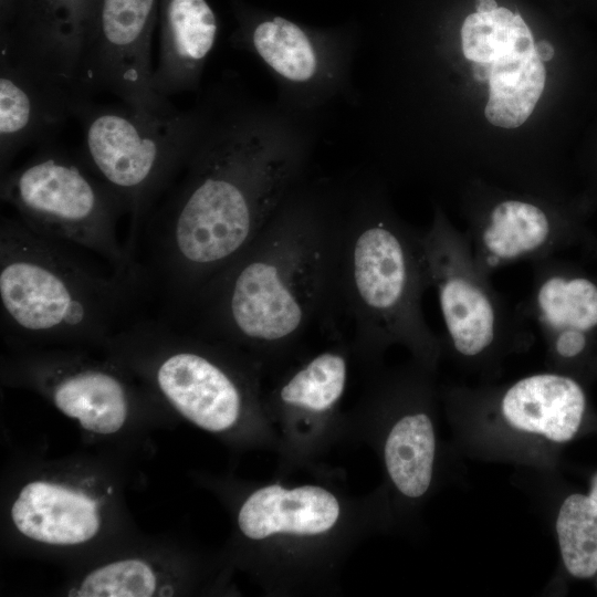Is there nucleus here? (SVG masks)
Listing matches in <instances>:
<instances>
[{
    "label": "nucleus",
    "mask_w": 597,
    "mask_h": 597,
    "mask_svg": "<svg viewBox=\"0 0 597 597\" xmlns=\"http://www.w3.org/2000/svg\"><path fill=\"white\" fill-rule=\"evenodd\" d=\"M199 93L195 138L142 232L143 266L169 321L184 315L308 177L323 124L258 98L235 75Z\"/></svg>",
    "instance_id": "1"
},
{
    "label": "nucleus",
    "mask_w": 597,
    "mask_h": 597,
    "mask_svg": "<svg viewBox=\"0 0 597 597\" xmlns=\"http://www.w3.org/2000/svg\"><path fill=\"white\" fill-rule=\"evenodd\" d=\"M338 176L306 177L174 324L233 348H272L324 323Z\"/></svg>",
    "instance_id": "2"
},
{
    "label": "nucleus",
    "mask_w": 597,
    "mask_h": 597,
    "mask_svg": "<svg viewBox=\"0 0 597 597\" xmlns=\"http://www.w3.org/2000/svg\"><path fill=\"white\" fill-rule=\"evenodd\" d=\"M429 287L422 231L394 213L371 171L338 175L324 325L342 321L365 348L404 343L431 355L438 343L422 307Z\"/></svg>",
    "instance_id": "3"
},
{
    "label": "nucleus",
    "mask_w": 597,
    "mask_h": 597,
    "mask_svg": "<svg viewBox=\"0 0 597 597\" xmlns=\"http://www.w3.org/2000/svg\"><path fill=\"white\" fill-rule=\"evenodd\" d=\"M85 253L19 218H1L0 313L8 348L102 349L144 317L149 280L100 270Z\"/></svg>",
    "instance_id": "4"
},
{
    "label": "nucleus",
    "mask_w": 597,
    "mask_h": 597,
    "mask_svg": "<svg viewBox=\"0 0 597 597\" xmlns=\"http://www.w3.org/2000/svg\"><path fill=\"white\" fill-rule=\"evenodd\" d=\"M129 460L103 451L15 465L2 492L6 546L73 567L139 534L125 501Z\"/></svg>",
    "instance_id": "5"
},
{
    "label": "nucleus",
    "mask_w": 597,
    "mask_h": 597,
    "mask_svg": "<svg viewBox=\"0 0 597 597\" xmlns=\"http://www.w3.org/2000/svg\"><path fill=\"white\" fill-rule=\"evenodd\" d=\"M1 383L33 391L74 421L85 441L132 458L172 413L128 369L101 349L9 348Z\"/></svg>",
    "instance_id": "6"
},
{
    "label": "nucleus",
    "mask_w": 597,
    "mask_h": 597,
    "mask_svg": "<svg viewBox=\"0 0 597 597\" xmlns=\"http://www.w3.org/2000/svg\"><path fill=\"white\" fill-rule=\"evenodd\" d=\"M172 413L210 433L241 422L250 387L234 348L163 317H142L102 349Z\"/></svg>",
    "instance_id": "7"
},
{
    "label": "nucleus",
    "mask_w": 597,
    "mask_h": 597,
    "mask_svg": "<svg viewBox=\"0 0 597 597\" xmlns=\"http://www.w3.org/2000/svg\"><path fill=\"white\" fill-rule=\"evenodd\" d=\"M81 157L129 217L126 248L135 258L144 226L186 159L201 119L197 101L188 109L151 113L125 103L80 102Z\"/></svg>",
    "instance_id": "8"
},
{
    "label": "nucleus",
    "mask_w": 597,
    "mask_h": 597,
    "mask_svg": "<svg viewBox=\"0 0 597 597\" xmlns=\"http://www.w3.org/2000/svg\"><path fill=\"white\" fill-rule=\"evenodd\" d=\"M0 197L36 233L88 251L115 272L148 279L118 239L121 203L81 156L42 146L1 176Z\"/></svg>",
    "instance_id": "9"
},
{
    "label": "nucleus",
    "mask_w": 597,
    "mask_h": 597,
    "mask_svg": "<svg viewBox=\"0 0 597 597\" xmlns=\"http://www.w3.org/2000/svg\"><path fill=\"white\" fill-rule=\"evenodd\" d=\"M237 13L239 27L231 43L254 55L269 71L276 86V104L321 122L338 104L354 108L360 45L355 17L317 27L243 4Z\"/></svg>",
    "instance_id": "10"
},
{
    "label": "nucleus",
    "mask_w": 597,
    "mask_h": 597,
    "mask_svg": "<svg viewBox=\"0 0 597 597\" xmlns=\"http://www.w3.org/2000/svg\"><path fill=\"white\" fill-rule=\"evenodd\" d=\"M431 287L436 290L447 336L470 360L488 357L530 338L528 321L512 308L476 264L469 240L437 213L422 231Z\"/></svg>",
    "instance_id": "11"
},
{
    "label": "nucleus",
    "mask_w": 597,
    "mask_h": 597,
    "mask_svg": "<svg viewBox=\"0 0 597 597\" xmlns=\"http://www.w3.org/2000/svg\"><path fill=\"white\" fill-rule=\"evenodd\" d=\"M184 548L140 534L76 566L56 590L66 597H174L191 586Z\"/></svg>",
    "instance_id": "12"
},
{
    "label": "nucleus",
    "mask_w": 597,
    "mask_h": 597,
    "mask_svg": "<svg viewBox=\"0 0 597 597\" xmlns=\"http://www.w3.org/2000/svg\"><path fill=\"white\" fill-rule=\"evenodd\" d=\"M465 235L478 266L489 275L510 264L552 258L570 237L567 224L547 207L515 197L473 214Z\"/></svg>",
    "instance_id": "13"
},
{
    "label": "nucleus",
    "mask_w": 597,
    "mask_h": 597,
    "mask_svg": "<svg viewBox=\"0 0 597 597\" xmlns=\"http://www.w3.org/2000/svg\"><path fill=\"white\" fill-rule=\"evenodd\" d=\"M23 65L0 55V168L1 176L17 155L33 145L44 146L80 102Z\"/></svg>",
    "instance_id": "14"
},
{
    "label": "nucleus",
    "mask_w": 597,
    "mask_h": 597,
    "mask_svg": "<svg viewBox=\"0 0 597 597\" xmlns=\"http://www.w3.org/2000/svg\"><path fill=\"white\" fill-rule=\"evenodd\" d=\"M219 24L207 0H168L153 85L164 100L201 86Z\"/></svg>",
    "instance_id": "15"
},
{
    "label": "nucleus",
    "mask_w": 597,
    "mask_h": 597,
    "mask_svg": "<svg viewBox=\"0 0 597 597\" xmlns=\"http://www.w3.org/2000/svg\"><path fill=\"white\" fill-rule=\"evenodd\" d=\"M339 502L317 485L284 489L272 484L248 495L237 513L243 537L265 540L275 534L313 536L326 533L338 521Z\"/></svg>",
    "instance_id": "16"
},
{
    "label": "nucleus",
    "mask_w": 597,
    "mask_h": 597,
    "mask_svg": "<svg viewBox=\"0 0 597 597\" xmlns=\"http://www.w3.org/2000/svg\"><path fill=\"white\" fill-rule=\"evenodd\" d=\"M585 406V394L578 383L552 373L524 377L506 388L500 398L502 416L512 427L555 442H565L575 436Z\"/></svg>",
    "instance_id": "17"
},
{
    "label": "nucleus",
    "mask_w": 597,
    "mask_h": 597,
    "mask_svg": "<svg viewBox=\"0 0 597 597\" xmlns=\"http://www.w3.org/2000/svg\"><path fill=\"white\" fill-rule=\"evenodd\" d=\"M528 297L520 308L547 342L567 333L587 334L597 327V284L572 275L552 256L532 263Z\"/></svg>",
    "instance_id": "18"
},
{
    "label": "nucleus",
    "mask_w": 597,
    "mask_h": 597,
    "mask_svg": "<svg viewBox=\"0 0 597 597\" xmlns=\"http://www.w3.org/2000/svg\"><path fill=\"white\" fill-rule=\"evenodd\" d=\"M489 64L485 116L495 126L515 128L530 117L542 95L546 77L543 62L534 48L504 55Z\"/></svg>",
    "instance_id": "19"
},
{
    "label": "nucleus",
    "mask_w": 597,
    "mask_h": 597,
    "mask_svg": "<svg viewBox=\"0 0 597 597\" xmlns=\"http://www.w3.org/2000/svg\"><path fill=\"white\" fill-rule=\"evenodd\" d=\"M436 440L430 418L406 415L391 428L385 443V463L396 488L406 496L423 495L431 482Z\"/></svg>",
    "instance_id": "20"
},
{
    "label": "nucleus",
    "mask_w": 597,
    "mask_h": 597,
    "mask_svg": "<svg viewBox=\"0 0 597 597\" xmlns=\"http://www.w3.org/2000/svg\"><path fill=\"white\" fill-rule=\"evenodd\" d=\"M462 51L467 60L492 63L520 51H532V32L520 14L506 8L468 15L461 28Z\"/></svg>",
    "instance_id": "21"
},
{
    "label": "nucleus",
    "mask_w": 597,
    "mask_h": 597,
    "mask_svg": "<svg viewBox=\"0 0 597 597\" xmlns=\"http://www.w3.org/2000/svg\"><path fill=\"white\" fill-rule=\"evenodd\" d=\"M347 378L346 358L341 352L326 350L296 370L277 391L286 407L324 412L341 399Z\"/></svg>",
    "instance_id": "22"
},
{
    "label": "nucleus",
    "mask_w": 597,
    "mask_h": 597,
    "mask_svg": "<svg viewBox=\"0 0 597 597\" xmlns=\"http://www.w3.org/2000/svg\"><path fill=\"white\" fill-rule=\"evenodd\" d=\"M556 532L566 569L579 578L595 575L597 503L589 495H569L559 509Z\"/></svg>",
    "instance_id": "23"
},
{
    "label": "nucleus",
    "mask_w": 597,
    "mask_h": 597,
    "mask_svg": "<svg viewBox=\"0 0 597 597\" xmlns=\"http://www.w3.org/2000/svg\"><path fill=\"white\" fill-rule=\"evenodd\" d=\"M48 3L53 2L56 3V11H57V4L63 6V33H64V43L65 49L67 53L69 61L76 74L77 77V84H78V73H80V60H81V49H82V41H83V30L77 21L73 10L71 9V3H76L77 0H46ZM56 17V12H55ZM54 17V21H55ZM54 21L48 43V49L43 62V66L41 70V75L44 76V70L46 65L49 49H50V42L52 36V31L54 27Z\"/></svg>",
    "instance_id": "24"
},
{
    "label": "nucleus",
    "mask_w": 597,
    "mask_h": 597,
    "mask_svg": "<svg viewBox=\"0 0 597 597\" xmlns=\"http://www.w3.org/2000/svg\"><path fill=\"white\" fill-rule=\"evenodd\" d=\"M535 51L542 62L549 61L554 55L552 44L544 40L535 43Z\"/></svg>",
    "instance_id": "25"
},
{
    "label": "nucleus",
    "mask_w": 597,
    "mask_h": 597,
    "mask_svg": "<svg viewBox=\"0 0 597 597\" xmlns=\"http://www.w3.org/2000/svg\"><path fill=\"white\" fill-rule=\"evenodd\" d=\"M473 76L479 82H488L491 73L489 63L473 62Z\"/></svg>",
    "instance_id": "26"
},
{
    "label": "nucleus",
    "mask_w": 597,
    "mask_h": 597,
    "mask_svg": "<svg viewBox=\"0 0 597 597\" xmlns=\"http://www.w3.org/2000/svg\"><path fill=\"white\" fill-rule=\"evenodd\" d=\"M476 12L488 13L495 10L498 3L495 0H476Z\"/></svg>",
    "instance_id": "27"
},
{
    "label": "nucleus",
    "mask_w": 597,
    "mask_h": 597,
    "mask_svg": "<svg viewBox=\"0 0 597 597\" xmlns=\"http://www.w3.org/2000/svg\"><path fill=\"white\" fill-rule=\"evenodd\" d=\"M597 503V474L594 475L588 494Z\"/></svg>",
    "instance_id": "28"
}]
</instances>
